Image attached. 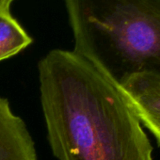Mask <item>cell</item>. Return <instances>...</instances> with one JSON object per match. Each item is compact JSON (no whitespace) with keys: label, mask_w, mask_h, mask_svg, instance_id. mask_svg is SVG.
I'll use <instances>...</instances> for the list:
<instances>
[{"label":"cell","mask_w":160,"mask_h":160,"mask_svg":"<svg viewBox=\"0 0 160 160\" xmlns=\"http://www.w3.org/2000/svg\"><path fill=\"white\" fill-rule=\"evenodd\" d=\"M32 43V38L12 15L11 10L0 5V61L8 59Z\"/></svg>","instance_id":"5"},{"label":"cell","mask_w":160,"mask_h":160,"mask_svg":"<svg viewBox=\"0 0 160 160\" xmlns=\"http://www.w3.org/2000/svg\"><path fill=\"white\" fill-rule=\"evenodd\" d=\"M0 160H38L34 141L25 122L0 97Z\"/></svg>","instance_id":"4"},{"label":"cell","mask_w":160,"mask_h":160,"mask_svg":"<svg viewBox=\"0 0 160 160\" xmlns=\"http://www.w3.org/2000/svg\"><path fill=\"white\" fill-rule=\"evenodd\" d=\"M38 68L48 141L58 160H153L118 85L90 61L54 49Z\"/></svg>","instance_id":"1"},{"label":"cell","mask_w":160,"mask_h":160,"mask_svg":"<svg viewBox=\"0 0 160 160\" xmlns=\"http://www.w3.org/2000/svg\"><path fill=\"white\" fill-rule=\"evenodd\" d=\"M14 1H15V0H0V5L3 6L6 9L11 10V6Z\"/></svg>","instance_id":"6"},{"label":"cell","mask_w":160,"mask_h":160,"mask_svg":"<svg viewBox=\"0 0 160 160\" xmlns=\"http://www.w3.org/2000/svg\"><path fill=\"white\" fill-rule=\"evenodd\" d=\"M121 92L160 147V75L136 72L118 85Z\"/></svg>","instance_id":"3"},{"label":"cell","mask_w":160,"mask_h":160,"mask_svg":"<svg viewBox=\"0 0 160 160\" xmlns=\"http://www.w3.org/2000/svg\"><path fill=\"white\" fill-rule=\"evenodd\" d=\"M73 52L119 85L160 75V0H63Z\"/></svg>","instance_id":"2"}]
</instances>
